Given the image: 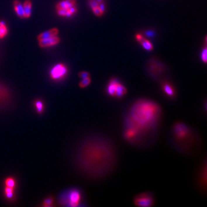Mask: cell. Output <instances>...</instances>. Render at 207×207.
I'll return each mask as SVG.
<instances>
[{"mask_svg":"<svg viewBox=\"0 0 207 207\" xmlns=\"http://www.w3.org/2000/svg\"><path fill=\"white\" fill-rule=\"evenodd\" d=\"M82 193L77 188H73L62 193L59 198V203L62 206L70 207L82 206Z\"/></svg>","mask_w":207,"mask_h":207,"instance_id":"277c9868","label":"cell"},{"mask_svg":"<svg viewBox=\"0 0 207 207\" xmlns=\"http://www.w3.org/2000/svg\"><path fill=\"white\" fill-rule=\"evenodd\" d=\"M170 135L172 146L181 152H189L198 142V135L193 129L182 121L172 125Z\"/></svg>","mask_w":207,"mask_h":207,"instance_id":"3957f363","label":"cell"},{"mask_svg":"<svg viewBox=\"0 0 207 207\" xmlns=\"http://www.w3.org/2000/svg\"><path fill=\"white\" fill-rule=\"evenodd\" d=\"M5 187L15 189L17 185V182L15 178L12 177H8L4 180Z\"/></svg>","mask_w":207,"mask_h":207,"instance_id":"d6986e66","label":"cell"},{"mask_svg":"<svg viewBox=\"0 0 207 207\" xmlns=\"http://www.w3.org/2000/svg\"><path fill=\"white\" fill-rule=\"evenodd\" d=\"M78 77L80 78L83 79V78H85L87 77H90V75L88 72L84 71H81L78 73Z\"/></svg>","mask_w":207,"mask_h":207,"instance_id":"484cf974","label":"cell"},{"mask_svg":"<svg viewBox=\"0 0 207 207\" xmlns=\"http://www.w3.org/2000/svg\"><path fill=\"white\" fill-rule=\"evenodd\" d=\"M24 13V18H30L31 13H32V4L31 0H25L23 4Z\"/></svg>","mask_w":207,"mask_h":207,"instance_id":"9a60e30c","label":"cell"},{"mask_svg":"<svg viewBox=\"0 0 207 207\" xmlns=\"http://www.w3.org/2000/svg\"><path fill=\"white\" fill-rule=\"evenodd\" d=\"M117 151L109 138L93 134L84 138L77 147L74 156L76 169L87 178L100 180L114 170Z\"/></svg>","mask_w":207,"mask_h":207,"instance_id":"6da1fadb","label":"cell"},{"mask_svg":"<svg viewBox=\"0 0 207 207\" xmlns=\"http://www.w3.org/2000/svg\"><path fill=\"white\" fill-rule=\"evenodd\" d=\"M8 34V28L5 22L0 21V39L6 36Z\"/></svg>","mask_w":207,"mask_h":207,"instance_id":"ffe728a7","label":"cell"},{"mask_svg":"<svg viewBox=\"0 0 207 207\" xmlns=\"http://www.w3.org/2000/svg\"><path fill=\"white\" fill-rule=\"evenodd\" d=\"M135 37H136V39H137V40H138V42L140 43L141 41H142V40L144 38L141 34H137V35H136V36H135Z\"/></svg>","mask_w":207,"mask_h":207,"instance_id":"f1b7e54d","label":"cell"},{"mask_svg":"<svg viewBox=\"0 0 207 207\" xmlns=\"http://www.w3.org/2000/svg\"><path fill=\"white\" fill-rule=\"evenodd\" d=\"M12 104V95L9 89L0 83V109L8 108Z\"/></svg>","mask_w":207,"mask_h":207,"instance_id":"ba28073f","label":"cell"},{"mask_svg":"<svg viewBox=\"0 0 207 207\" xmlns=\"http://www.w3.org/2000/svg\"><path fill=\"white\" fill-rule=\"evenodd\" d=\"M54 203V199L52 197H47L43 201L42 207H52Z\"/></svg>","mask_w":207,"mask_h":207,"instance_id":"7402d4cb","label":"cell"},{"mask_svg":"<svg viewBox=\"0 0 207 207\" xmlns=\"http://www.w3.org/2000/svg\"><path fill=\"white\" fill-rule=\"evenodd\" d=\"M207 183V162H204V165H202L199 174L198 184L201 189H206Z\"/></svg>","mask_w":207,"mask_h":207,"instance_id":"8fae6325","label":"cell"},{"mask_svg":"<svg viewBox=\"0 0 207 207\" xmlns=\"http://www.w3.org/2000/svg\"><path fill=\"white\" fill-rule=\"evenodd\" d=\"M91 83V78L90 77H87L85 78L82 79V80L79 83V86L81 88H85L86 87L89 86Z\"/></svg>","mask_w":207,"mask_h":207,"instance_id":"603a6c76","label":"cell"},{"mask_svg":"<svg viewBox=\"0 0 207 207\" xmlns=\"http://www.w3.org/2000/svg\"><path fill=\"white\" fill-rule=\"evenodd\" d=\"M161 89L165 96L169 100H174L177 97L175 87L168 81H163L161 84Z\"/></svg>","mask_w":207,"mask_h":207,"instance_id":"9c48e42d","label":"cell"},{"mask_svg":"<svg viewBox=\"0 0 207 207\" xmlns=\"http://www.w3.org/2000/svg\"><path fill=\"white\" fill-rule=\"evenodd\" d=\"M59 33V31L57 28H52L51 30H49L47 31L42 32L41 34L38 35L37 36V40H41L43 39H45L49 37H51L54 36H56L58 35Z\"/></svg>","mask_w":207,"mask_h":207,"instance_id":"4fadbf2b","label":"cell"},{"mask_svg":"<svg viewBox=\"0 0 207 207\" xmlns=\"http://www.w3.org/2000/svg\"><path fill=\"white\" fill-rule=\"evenodd\" d=\"M34 106L36 112L40 115L42 114L44 110V105L42 100L37 99L34 102Z\"/></svg>","mask_w":207,"mask_h":207,"instance_id":"ac0fdd59","label":"cell"},{"mask_svg":"<svg viewBox=\"0 0 207 207\" xmlns=\"http://www.w3.org/2000/svg\"><path fill=\"white\" fill-rule=\"evenodd\" d=\"M68 73L67 66L63 63L55 65L50 71V76L51 80L55 81H59L63 80Z\"/></svg>","mask_w":207,"mask_h":207,"instance_id":"52a82bcc","label":"cell"},{"mask_svg":"<svg viewBox=\"0 0 207 207\" xmlns=\"http://www.w3.org/2000/svg\"><path fill=\"white\" fill-rule=\"evenodd\" d=\"M13 8L17 16L20 18H24V13L23 4L19 0L13 1Z\"/></svg>","mask_w":207,"mask_h":207,"instance_id":"5bb4252c","label":"cell"},{"mask_svg":"<svg viewBox=\"0 0 207 207\" xmlns=\"http://www.w3.org/2000/svg\"><path fill=\"white\" fill-rule=\"evenodd\" d=\"M127 93V90L126 87L123 85L120 82H119L116 88L115 98L118 99H121L123 98Z\"/></svg>","mask_w":207,"mask_h":207,"instance_id":"2e32d148","label":"cell"},{"mask_svg":"<svg viewBox=\"0 0 207 207\" xmlns=\"http://www.w3.org/2000/svg\"><path fill=\"white\" fill-rule=\"evenodd\" d=\"M15 189L13 188L5 187L4 189V194L5 197L9 201L13 200L15 198Z\"/></svg>","mask_w":207,"mask_h":207,"instance_id":"e0dca14e","label":"cell"},{"mask_svg":"<svg viewBox=\"0 0 207 207\" xmlns=\"http://www.w3.org/2000/svg\"><path fill=\"white\" fill-rule=\"evenodd\" d=\"M93 11L94 15L97 17H100L103 15V12L100 9V8L99 6L93 8Z\"/></svg>","mask_w":207,"mask_h":207,"instance_id":"cb8c5ba5","label":"cell"},{"mask_svg":"<svg viewBox=\"0 0 207 207\" xmlns=\"http://www.w3.org/2000/svg\"><path fill=\"white\" fill-rule=\"evenodd\" d=\"M201 59L204 63H207V48L204 49L201 54Z\"/></svg>","mask_w":207,"mask_h":207,"instance_id":"4316f807","label":"cell"},{"mask_svg":"<svg viewBox=\"0 0 207 207\" xmlns=\"http://www.w3.org/2000/svg\"><path fill=\"white\" fill-rule=\"evenodd\" d=\"M140 43L143 47V48L147 51H151L153 49V44L150 43V42H149L145 38H143L140 42Z\"/></svg>","mask_w":207,"mask_h":207,"instance_id":"44dd1931","label":"cell"},{"mask_svg":"<svg viewBox=\"0 0 207 207\" xmlns=\"http://www.w3.org/2000/svg\"><path fill=\"white\" fill-rule=\"evenodd\" d=\"M133 203L137 207H152L155 204V197L151 192H143L138 194L134 197Z\"/></svg>","mask_w":207,"mask_h":207,"instance_id":"8992f818","label":"cell"},{"mask_svg":"<svg viewBox=\"0 0 207 207\" xmlns=\"http://www.w3.org/2000/svg\"><path fill=\"white\" fill-rule=\"evenodd\" d=\"M99 3H100V2H102V0H97Z\"/></svg>","mask_w":207,"mask_h":207,"instance_id":"f546056e","label":"cell"},{"mask_svg":"<svg viewBox=\"0 0 207 207\" xmlns=\"http://www.w3.org/2000/svg\"><path fill=\"white\" fill-rule=\"evenodd\" d=\"M55 8L57 15L64 18L73 17L77 12L75 0H61L57 3Z\"/></svg>","mask_w":207,"mask_h":207,"instance_id":"5b68a950","label":"cell"},{"mask_svg":"<svg viewBox=\"0 0 207 207\" xmlns=\"http://www.w3.org/2000/svg\"><path fill=\"white\" fill-rule=\"evenodd\" d=\"M99 7L100 8V9L103 11V12H104L105 11V5L104 4V3H103L102 2L99 3Z\"/></svg>","mask_w":207,"mask_h":207,"instance_id":"83f0119b","label":"cell"},{"mask_svg":"<svg viewBox=\"0 0 207 207\" xmlns=\"http://www.w3.org/2000/svg\"><path fill=\"white\" fill-rule=\"evenodd\" d=\"M161 115V108L154 101L146 99L135 101L124 118V139L135 145L142 144L147 135L156 133Z\"/></svg>","mask_w":207,"mask_h":207,"instance_id":"7a4b0ae2","label":"cell"},{"mask_svg":"<svg viewBox=\"0 0 207 207\" xmlns=\"http://www.w3.org/2000/svg\"><path fill=\"white\" fill-rule=\"evenodd\" d=\"M61 41L58 35L49 37L45 39L39 40V45L42 48H48L57 45Z\"/></svg>","mask_w":207,"mask_h":207,"instance_id":"30bf717a","label":"cell"},{"mask_svg":"<svg viewBox=\"0 0 207 207\" xmlns=\"http://www.w3.org/2000/svg\"><path fill=\"white\" fill-rule=\"evenodd\" d=\"M119 82L118 81V80L115 78L111 79L109 82L106 88V92L110 97L115 98L116 88Z\"/></svg>","mask_w":207,"mask_h":207,"instance_id":"7c38bea8","label":"cell"},{"mask_svg":"<svg viewBox=\"0 0 207 207\" xmlns=\"http://www.w3.org/2000/svg\"><path fill=\"white\" fill-rule=\"evenodd\" d=\"M89 5L90 7L93 9V8L99 6V2L97 0H89Z\"/></svg>","mask_w":207,"mask_h":207,"instance_id":"d4e9b609","label":"cell"}]
</instances>
